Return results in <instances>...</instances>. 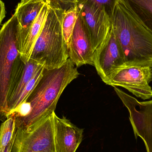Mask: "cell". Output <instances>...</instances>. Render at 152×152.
Here are the masks:
<instances>
[{"mask_svg":"<svg viewBox=\"0 0 152 152\" xmlns=\"http://www.w3.org/2000/svg\"><path fill=\"white\" fill-rule=\"evenodd\" d=\"M79 75L69 58L58 68L44 69L42 78L26 102L9 117L15 120V129H26L52 114L64 89Z\"/></svg>","mask_w":152,"mask_h":152,"instance_id":"6da1fadb","label":"cell"},{"mask_svg":"<svg viewBox=\"0 0 152 152\" xmlns=\"http://www.w3.org/2000/svg\"><path fill=\"white\" fill-rule=\"evenodd\" d=\"M112 27L122 49L126 66L152 68V32L123 0H118Z\"/></svg>","mask_w":152,"mask_h":152,"instance_id":"7a4b0ae2","label":"cell"},{"mask_svg":"<svg viewBox=\"0 0 152 152\" xmlns=\"http://www.w3.org/2000/svg\"><path fill=\"white\" fill-rule=\"evenodd\" d=\"M20 27L14 13L0 30V121L9 117L8 102L22 73Z\"/></svg>","mask_w":152,"mask_h":152,"instance_id":"3957f363","label":"cell"},{"mask_svg":"<svg viewBox=\"0 0 152 152\" xmlns=\"http://www.w3.org/2000/svg\"><path fill=\"white\" fill-rule=\"evenodd\" d=\"M62 13L51 6L30 56V59L47 70L61 67L69 58L62 32Z\"/></svg>","mask_w":152,"mask_h":152,"instance_id":"277c9868","label":"cell"},{"mask_svg":"<svg viewBox=\"0 0 152 152\" xmlns=\"http://www.w3.org/2000/svg\"><path fill=\"white\" fill-rule=\"evenodd\" d=\"M11 152H55L53 114L26 129H15Z\"/></svg>","mask_w":152,"mask_h":152,"instance_id":"5b68a950","label":"cell"},{"mask_svg":"<svg viewBox=\"0 0 152 152\" xmlns=\"http://www.w3.org/2000/svg\"><path fill=\"white\" fill-rule=\"evenodd\" d=\"M116 94L126 107L136 139L141 137L147 152H152V100L139 102L117 87Z\"/></svg>","mask_w":152,"mask_h":152,"instance_id":"8992f818","label":"cell"},{"mask_svg":"<svg viewBox=\"0 0 152 152\" xmlns=\"http://www.w3.org/2000/svg\"><path fill=\"white\" fill-rule=\"evenodd\" d=\"M77 7L82 25L95 51L110 31L111 18L104 7L87 0H79Z\"/></svg>","mask_w":152,"mask_h":152,"instance_id":"52a82bcc","label":"cell"},{"mask_svg":"<svg viewBox=\"0 0 152 152\" xmlns=\"http://www.w3.org/2000/svg\"><path fill=\"white\" fill-rule=\"evenodd\" d=\"M93 66L105 84L118 70L126 66L124 53L112 27L106 39L95 51Z\"/></svg>","mask_w":152,"mask_h":152,"instance_id":"ba28073f","label":"cell"},{"mask_svg":"<svg viewBox=\"0 0 152 152\" xmlns=\"http://www.w3.org/2000/svg\"><path fill=\"white\" fill-rule=\"evenodd\" d=\"M152 68L138 66H126L118 70L106 85L126 88L143 100L152 97Z\"/></svg>","mask_w":152,"mask_h":152,"instance_id":"9c48e42d","label":"cell"},{"mask_svg":"<svg viewBox=\"0 0 152 152\" xmlns=\"http://www.w3.org/2000/svg\"><path fill=\"white\" fill-rule=\"evenodd\" d=\"M53 116L55 152H76L83 139L84 129L65 117H58L55 112Z\"/></svg>","mask_w":152,"mask_h":152,"instance_id":"30bf717a","label":"cell"},{"mask_svg":"<svg viewBox=\"0 0 152 152\" xmlns=\"http://www.w3.org/2000/svg\"><path fill=\"white\" fill-rule=\"evenodd\" d=\"M95 50L79 16L68 48L69 59L77 67L84 65L93 66Z\"/></svg>","mask_w":152,"mask_h":152,"instance_id":"8fae6325","label":"cell"},{"mask_svg":"<svg viewBox=\"0 0 152 152\" xmlns=\"http://www.w3.org/2000/svg\"><path fill=\"white\" fill-rule=\"evenodd\" d=\"M49 1H31L25 3L20 2L17 5L15 13L20 27V48L42 8Z\"/></svg>","mask_w":152,"mask_h":152,"instance_id":"7c38bea8","label":"cell"},{"mask_svg":"<svg viewBox=\"0 0 152 152\" xmlns=\"http://www.w3.org/2000/svg\"><path fill=\"white\" fill-rule=\"evenodd\" d=\"M42 67H43L42 65L31 59H29L27 62H24L22 73L8 101V118L14 111L16 104L25 88Z\"/></svg>","mask_w":152,"mask_h":152,"instance_id":"4fadbf2b","label":"cell"},{"mask_svg":"<svg viewBox=\"0 0 152 152\" xmlns=\"http://www.w3.org/2000/svg\"><path fill=\"white\" fill-rule=\"evenodd\" d=\"M50 7V1H49L42 8L31 26L26 40L20 48V56L25 63L30 59L35 43L42 29Z\"/></svg>","mask_w":152,"mask_h":152,"instance_id":"5bb4252c","label":"cell"},{"mask_svg":"<svg viewBox=\"0 0 152 152\" xmlns=\"http://www.w3.org/2000/svg\"><path fill=\"white\" fill-rule=\"evenodd\" d=\"M152 32V0H123Z\"/></svg>","mask_w":152,"mask_h":152,"instance_id":"9a60e30c","label":"cell"},{"mask_svg":"<svg viewBox=\"0 0 152 152\" xmlns=\"http://www.w3.org/2000/svg\"><path fill=\"white\" fill-rule=\"evenodd\" d=\"M78 17V10L77 6L62 13L61 26L63 36L67 46L68 50L70 39L76 22Z\"/></svg>","mask_w":152,"mask_h":152,"instance_id":"2e32d148","label":"cell"},{"mask_svg":"<svg viewBox=\"0 0 152 152\" xmlns=\"http://www.w3.org/2000/svg\"><path fill=\"white\" fill-rule=\"evenodd\" d=\"M15 120L9 117L1 124L0 127V152L5 151L15 134Z\"/></svg>","mask_w":152,"mask_h":152,"instance_id":"e0dca14e","label":"cell"},{"mask_svg":"<svg viewBox=\"0 0 152 152\" xmlns=\"http://www.w3.org/2000/svg\"><path fill=\"white\" fill-rule=\"evenodd\" d=\"M44 69V66L41 68L39 69V71L34 76V77L29 81V83L26 86L24 90H23L22 93H21L17 104H16L15 110H14L13 113H12H12L17 111L18 109L20 108V107L26 102V100L27 99L29 95L32 93L33 89L37 85V83H38V82H39V80L42 78V76L43 75V74Z\"/></svg>","mask_w":152,"mask_h":152,"instance_id":"ac0fdd59","label":"cell"},{"mask_svg":"<svg viewBox=\"0 0 152 152\" xmlns=\"http://www.w3.org/2000/svg\"><path fill=\"white\" fill-rule=\"evenodd\" d=\"M79 0H50V6L64 12L75 8Z\"/></svg>","mask_w":152,"mask_h":152,"instance_id":"d6986e66","label":"cell"},{"mask_svg":"<svg viewBox=\"0 0 152 152\" xmlns=\"http://www.w3.org/2000/svg\"><path fill=\"white\" fill-rule=\"evenodd\" d=\"M95 4L104 7L112 19L116 5L118 0H87Z\"/></svg>","mask_w":152,"mask_h":152,"instance_id":"ffe728a7","label":"cell"},{"mask_svg":"<svg viewBox=\"0 0 152 152\" xmlns=\"http://www.w3.org/2000/svg\"><path fill=\"white\" fill-rule=\"evenodd\" d=\"M5 16V10L4 4L2 1L0 0V25Z\"/></svg>","mask_w":152,"mask_h":152,"instance_id":"44dd1931","label":"cell"},{"mask_svg":"<svg viewBox=\"0 0 152 152\" xmlns=\"http://www.w3.org/2000/svg\"><path fill=\"white\" fill-rule=\"evenodd\" d=\"M15 134H14V136H13V138L12 139L10 143L9 144V145L7 146L5 149V151L3 152H11V151L12 147V144H13V142H14V138H15Z\"/></svg>","mask_w":152,"mask_h":152,"instance_id":"7402d4cb","label":"cell"},{"mask_svg":"<svg viewBox=\"0 0 152 152\" xmlns=\"http://www.w3.org/2000/svg\"><path fill=\"white\" fill-rule=\"evenodd\" d=\"M50 1V0H21L20 3H25L28 2L30 1Z\"/></svg>","mask_w":152,"mask_h":152,"instance_id":"603a6c76","label":"cell"}]
</instances>
